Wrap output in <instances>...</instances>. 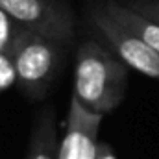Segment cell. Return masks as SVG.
Here are the masks:
<instances>
[{"mask_svg": "<svg viewBox=\"0 0 159 159\" xmlns=\"http://www.w3.org/2000/svg\"><path fill=\"white\" fill-rule=\"evenodd\" d=\"M128 70L129 67L102 41H83L74 56L72 96L85 109L106 115L126 96Z\"/></svg>", "mask_w": 159, "mask_h": 159, "instance_id": "6da1fadb", "label": "cell"}, {"mask_svg": "<svg viewBox=\"0 0 159 159\" xmlns=\"http://www.w3.org/2000/svg\"><path fill=\"white\" fill-rule=\"evenodd\" d=\"M63 46L65 44L35 32H20L11 54L17 69V87L26 98L43 100L48 94L57 76Z\"/></svg>", "mask_w": 159, "mask_h": 159, "instance_id": "7a4b0ae2", "label": "cell"}, {"mask_svg": "<svg viewBox=\"0 0 159 159\" xmlns=\"http://www.w3.org/2000/svg\"><path fill=\"white\" fill-rule=\"evenodd\" d=\"M85 17L100 41L133 70L159 80V52L148 46L144 41L128 32L102 7L100 0H89L85 4Z\"/></svg>", "mask_w": 159, "mask_h": 159, "instance_id": "3957f363", "label": "cell"}, {"mask_svg": "<svg viewBox=\"0 0 159 159\" xmlns=\"http://www.w3.org/2000/svg\"><path fill=\"white\" fill-rule=\"evenodd\" d=\"M0 7L24 30L65 46L74 37V13L65 0H0Z\"/></svg>", "mask_w": 159, "mask_h": 159, "instance_id": "277c9868", "label": "cell"}, {"mask_svg": "<svg viewBox=\"0 0 159 159\" xmlns=\"http://www.w3.org/2000/svg\"><path fill=\"white\" fill-rule=\"evenodd\" d=\"M102 120L104 115L85 109L74 96H70L65 131L57 146V159H94Z\"/></svg>", "mask_w": 159, "mask_h": 159, "instance_id": "5b68a950", "label": "cell"}, {"mask_svg": "<svg viewBox=\"0 0 159 159\" xmlns=\"http://www.w3.org/2000/svg\"><path fill=\"white\" fill-rule=\"evenodd\" d=\"M100 4L120 26H124L128 32H131L148 46H152L156 52H159V24L156 20L133 11L120 0H100Z\"/></svg>", "mask_w": 159, "mask_h": 159, "instance_id": "8992f818", "label": "cell"}, {"mask_svg": "<svg viewBox=\"0 0 159 159\" xmlns=\"http://www.w3.org/2000/svg\"><path fill=\"white\" fill-rule=\"evenodd\" d=\"M57 146L59 141L54 111L52 107H44L35 119L24 159H57Z\"/></svg>", "mask_w": 159, "mask_h": 159, "instance_id": "52a82bcc", "label": "cell"}, {"mask_svg": "<svg viewBox=\"0 0 159 159\" xmlns=\"http://www.w3.org/2000/svg\"><path fill=\"white\" fill-rule=\"evenodd\" d=\"M22 30H24V28H22L20 24H17V22L0 7V52H2V50H11Z\"/></svg>", "mask_w": 159, "mask_h": 159, "instance_id": "ba28073f", "label": "cell"}, {"mask_svg": "<svg viewBox=\"0 0 159 159\" xmlns=\"http://www.w3.org/2000/svg\"><path fill=\"white\" fill-rule=\"evenodd\" d=\"M11 87H17V69L13 61L11 50L0 52V93L9 91Z\"/></svg>", "mask_w": 159, "mask_h": 159, "instance_id": "9c48e42d", "label": "cell"}, {"mask_svg": "<svg viewBox=\"0 0 159 159\" xmlns=\"http://www.w3.org/2000/svg\"><path fill=\"white\" fill-rule=\"evenodd\" d=\"M120 2L159 24V0H120Z\"/></svg>", "mask_w": 159, "mask_h": 159, "instance_id": "30bf717a", "label": "cell"}, {"mask_svg": "<svg viewBox=\"0 0 159 159\" xmlns=\"http://www.w3.org/2000/svg\"><path fill=\"white\" fill-rule=\"evenodd\" d=\"M94 159H117L115 156V152H113V148L107 144V143H96V150H94Z\"/></svg>", "mask_w": 159, "mask_h": 159, "instance_id": "8fae6325", "label": "cell"}]
</instances>
